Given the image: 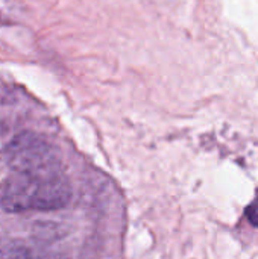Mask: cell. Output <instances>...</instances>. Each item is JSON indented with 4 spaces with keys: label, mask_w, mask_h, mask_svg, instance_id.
Returning <instances> with one entry per match:
<instances>
[{
    "label": "cell",
    "mask_w": 258,
    "mask_h": 259,
    "mask_svg": "<svg viewBox=\"0 0 258 259\" xmlns=\"http://www.w3.org/2000/svg\"><path fill=\"white\" fill-rule=\"evenodd\" d=\"M11 168L12 175L2 193L6 209H53L68 200V181L46 144L36 140L20 141L12 150Z\"/></svg>",
    "instance_id": "cell-1"
},
{
    "label": "cell",
    "mask_w": 258,
    "mask_h": 259,
    "mask_svg": "<svg viewBox=\"0 0 258 259\" xmlns=\"http://www.w3.org/2000/svg\"><path fill=\"white\" fill-rule=\"evenodd\" d=\"M248 217L249 220L258 226V200H255L249 208H248Z\"/></svg>",
    "instance_id": "cell-2"
}]
</instances>
